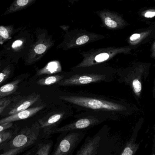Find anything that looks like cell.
I'll use <instances>...</instances> for the list:
<instances>
[{"label": "cell", "instance_id": "cell-1", "mask_svg": "<svg viewBox=\"0 0 155 155\" xmlns=\"http://www.w3.org/2000/svg\"><path fill=\"white\" fill-rule=\"evenodd\" d=\"M58 98L82 112L109 113L120 116L129 115L134 110L128 104L96 96L60 95Z\"/></svg>", "mask_w": 155, "mask_h": 155}, {"label": "cell", "instance_id": "cell-2", "mask_svg": "<svg viewBox=\"0 0 155 155\" xmlns=\"http://www.w3.org/2000/svg\"><path fill=\"white\" fill-rule=\"evenodd\" d=\"M123 146L120 136L112 134L110 127L105 125L87 136L74 155H118Z\"/></svg>", "mask_w": 155, "mask_h": 155}, {"label": "cell", "instance_id": "cell-3", "mask_svg": "<svg viewBox=\"0 0 155 155\" xmlns=\"http://www.w3.org/2000/svg\"><path fill=\"white\" fill-rule=\"evenodd\" d=\"M75 120L69 123L60 126L55 129L52 134L61 133L74 130H84L91 129L108 121H115L120 118L116 115L109 113L98 112H82L74 116Z\"/></svg>", "mask_w": 155, "mask_h": 155}, {"label": "cell", "instance_id": "cell-4", "mask_svg": "<svg viewBox=\"0 0 155 155\" xmlns=\"http://www.w3.org/2000/svg\"><path fill=\"white\" fill-rule=\"evenodd\" d=\"M152 64L135 62L118 72L120 82L130 86L137 101L142 95L143 82L148 77Z\"/></svg>", "mask_w": 155, "mask_h": 155}, {"label": "cell", "instance_id": "cell-5", "mask_svg": "<svg viewBox=\"0 0 155 155\" xmlns=\"http://www.w3.org/2000/svg\"><path fill=\"white\" fill-rule=\"evenodd\" d=\"M41 128L38 122L23 128L8 142L0 146V153L17 148L31 149L41 140Z\"/></svg>", "mask_w": 155, "mask_h": 155}, {"label": "cell", "instance_id": "cell-6", "mask_svg": "<svg viewBox=\"0 0 155 155\" xmlns=\"http://www.w3.org/2000/svg\"><path fill=\"white\" fill-rule=\"evenodd\" d=\"M70 107L67 106L52 107L38 119L42 140L50 139L53 135V132L60 127L62 122L72 116L73 113Z\"/></svg>", "mask_w": 155, "mask_h": 155}, {"label": "cell", "instance_id": "cell-7", "mask_svg": "<svg viewBox=\"0 0 155 155\" xmlns=\"http://www.w3.org/2000/svg\"><path fill=\"white\" fill-rule=\"evenodd\" d=\"M132 50L133 48L130 46L92 49L82 53L83 60L74 68L78 69L96 66L110 60L117 55L131 54Z\"/></svg>", "mask_w": 155, "mask_h": 155}, {"label": "cell", "instance_id": "cell-8", "mask_svg": "<svg viewBox=\"0 0 155 155\" xmlns=\"http://www.w3.org/2000/svg\"><path fill=\"white\" fill-rule=\"evenodd\" d=\"M86 135L84 130H74L60 133L51 155H73Z\"/></svg>", "mask_w": 155, "mask_h": 155}, {"label": "cell", "instance_id": "cell-9", "mask_svg": "<svg viewBox=\"0 0 155 155\" xmlns=\"http://www.w3.org/2000/svg\"><path fill=\"white\" fill-rule=\"evenodd\" d=\"M53 44L52 40L45 34L39 35L36 42L30 47L25 61L26 64H32L40 60Z\"/></svg>", "mask_w": 155, "mask_h": 155}, {"label": "cell", "instance_id": "cell-10", "mask_svg": "<svg viewBox=\"0 0 155 155\" xmlns=\"http://www.w3.org/2000/svg\"><path fill=\"white\" fill-rule=\"evenodd\" d=\"M41 98L39 94L33 93L30 95L21 97L19 99L15 97L13 102L4 110L1 116L6 117L25 111L32 107Z\"/></svg>", "mask_w": 155, "mask_h": 155}, {"label": "cell", "instance_id": "cell-11", "mask_svg": "<svg viewBox=\"0 0 155 155\" xmlns=\"http://www.w3.org/2000/svg\"><path fill=\"white\" fill-rule=\"evenodd\" d=\"M107 76L99 73L78 74L74 75L67 78H64L58 83L62 86H78L97 83L107 80Z\"/></svg>", "mask_w": 155, "mask_h": 155}, {"label": "cell", "instance_id": "cell-12", "mask_svg": "<svg viewBox=\"0 0 155 155\" xmlns=\"http://www.w3.org/2000/svg\"><path fill=\"white\" fill-rule=\"evenodd\" d=\"M96 13L101 18L103 26L109 30L122 29L129 25L120 14L115 12L105 10Z\"/></svg>", "mask_w": 155, "mask_h": 155}, {"label": "cell", "instance_id": "cell-13", "mask_svg": "<svg viewBox=\"0 0 155 155\" xmlns=\"http://www.w3.org/2000/svg\"><path fill=\"white\" fill-rule=\"evenodd\" d=\"M103 36L88 32L78 33L74 35H72L71 38L65 36L64 41L61 44V45H63V47L65 49L75 48L93 41H96L100 37L104 38Z\"/></svg>", "mask_w": 155, "mask_h": 155}, {"label": "cell", "instance_id": "cell-14", "mask_svg": "<svg viewBox=\"0 0 155 155\" xmlns=\"http://www.w3.org/2000/svg\"><path fill=\"white\" fill-rule=\"evenodd\" d=\"M144 122L143 118H140L133 129L131 136L123 146L118 155H136L141 143L137 142V135Z\"/></svg>", "mask_w": 155, "mask_h": 155}, {"label": "cell", "instance_id": "cell-15", "mask_svg": "<svg viewBox=\"0 0 155 155\" xmlns=\"http://www.w3.org/2000/svg\"><path fill=\"white\" fill-rule=\"evenodd\" d=\"M47 108V105L45 103L40 104L35 106H32L25 111L0 119V125L7 123H14V122L31 118L45 111Z\"/></svg>", "mask_w": 155, "mask_h": 155}, {"label": "cell", "instance_id": "cell-16", "mask_svg": "<svg viewBox=\"0 0 155 155\" xmlns=\"http://www.w3.org/2000/svg\"><path fill=\"white\" fill-rule=\"evenodd\" d=\"M155 37V27L151 25L149 27L134 33L129 36L127 42L129 46H136L146 43Z\"/></svg>", "mask_w": 155, "mask_h": 155}, {"label": "cell", "instance_id": "cell-17", "mask_svg": "<svg viewBox=\"0 0 155 155\" xmlns=\"http://www.w3.org/2000/svg\"><path fill=\"white\" fill-rule=\"evenodd\" d=\"M35 1V0H16L14 1L5 12L3 15H7L25 9L34 3Z\"/></svg>", "mask_w": 155, "mask_h": 155}, {"label": "cell", "instance_id": "cell-18", "mask_svg": "<svg viewBox=\"0 0 155 155\" xmlns=\"http://www.w3.org/2000/svg\"><path fill=\"white\" fill-rule=\"evenodd\" d=\"M54 142L50 139H43L37 144V149L34 155H51L54 147Z\"/></svg>", "mask_w": 155, "mask_h": 155}, {"label": "cell", "instance_id": "cell-19", "mask_svg": "<svg viewBox=\"0 0 155 155\" xmlns=\"http://www.w3.org/2000/svg\"><path fill=\"white\" fill-rule=\"evenodd\" d=\"M21 82V79H17L0 87V99L8 97L15 93Z\"/></svg>", "mask_w": 155, "mask_h": 155}, {"label": "cell", "instance_id": "cell-20", "mask_svg": "<svg viewBox=\"0 0 155 155\" xmlns=\"http://www.w3.org/2000/svg\"><path fill=\"white\" fill-rule=\"evenodd\" d=\"M61 71V64L58 61H52L48 63L43 68L40 69L36 72L38 76L48 74H54Z\"/></svg>", "mask_w": 155, "mask_h": 155}, {"label": "cell", "instance_id": "cell-21", "mask_svg": "<svg viewBox=\"0 0 155 155\" xmlns=\"http://www.w3.org/2000/svg\"><path fill=\"white\" fill-rule=\"evenodd\" d=\"M14 31L13 25H0V45L11 40L14 34Z\"/></svg>", "mask_w": 155, "mask_h": 155}, {"label": "cell", "instance_id": "cell-22", "mask_svg": "<svg viewBox=\"0 0 155 155\" xmlns=\"http://www.w3.org/2000/svg\"><path fill=\"white\" fill-rule=\"evenodd\" d=\"M20 130V127L15 125L14 126L0 133V146L7 143L15 136Z\"/></svg>", "mask_w": 155, "mask_h": 155}, {"label": "cell", "instance_id": "cell-23", "mask_svg": "<svg viewBox=\"0 0 155 155\" xmlns=\"http://www.w3.org/2000/svg\"><path fill=\"white\" fill-rule=\"evenodd\" d=\"M64 77L63 75H61L51 76L40 79L37 82V84L41 86L50 85L57 83H59L60 81L64 79Z\"/></svg>", "mask_w": 155, "mask_h": 155}, {"label": "cell", "instance_id": "cell-24", "mask_svg": "<svg viewBox=\"0 0 155 155\" xmlns=\"http://www.w3.org/2000/svg\"><path fill=\"white\" fill-rule=\"evenodd\" d=\"M26 42V38L24 37H19L12 42L10 45L11 52L15 53L21 51L25 47Z\"/></svg>", "mask_w": 155, "mask_h": 155}, {"label": "cell", "instance_id": "cell-25", "mask_svg": "<svg viewBox=\"0 0 155 155\" xmlns=\"http://www.w3.org/2000/svg\"><path fill=\"white\" fill-rule=\"evenodd\" d=\"M14 98L12 97H7L0 99V116L4 110L10 105L13 102Z\"/></svg>", "mask_w": 155, "mask_h": 155}, {"label": "cell", "instance_id": "cell-26", "mask_svg": "<svg viewBox=\"0 0 155 155\" xmlns=\"http://www.w3.org/2000/svg\"><path fill=\"white\" fill-rule=\"evenodd\" d=\"M139 15L145 19H152L155 17V8H149L140 11Z\"/></svg>", "mask_w": 155, "mask_h": 155}, {"label": "cell", "instance_id": "cell-27", "mask_svg": "<svg viewBox=\"0 0 155 155\" xmlns=\"http://www.w3.org/2000/svg\"><path fill=\"white\" fill-rule=\"evenodd\" d=\"M12 69L10 65L6 66L0 72V85L5 82L11 75Z\"/></svg>", "mask_w": 155, "mask_h": 155}, {"label": "cell", "instance_id": "cell-28", "mask_svg": "<svg viewBox=\"0 0 155 155\" xmlns=\"http://www.w3.org/2000/svg\"><path fill=\"white\" fill-rule=\"evenodd\" d=\"M29 150L26 148H17L0 153V155H19Z\"/></svg>", "mask_w": 155, "mask_h": 155}, {"label": "cell", "instance_id": "cell-29", "mask_svg": "<svg viewBox=\"0 0 155 155\" xmlns=\"http://www.w3.org/2000/svg\"><path fill=\"white\" fill-rule=\"evenodd\" d=\"M14 123H7L3 124L0 125V133L12 128L15 126Z\"/></svg>", "mask_w": 155, "mask_h": 155}, {"label": "cell", "instance_id": "cell-30", "mask_svg": "<svg viewBox=\"0 0 155 155\" xmlns=\"http://www.w3.org/2000/svg\"><path fill=\"white\" fill-rule=\"evenodd\" d=\"M37 149V144L35 146L29 149L27 151H25L23 153L21 154L20 155H34Z\"/></svg>", "mask_w": 155, "mask_h": 155}, {"label": "cell", "instance_id": "cell-31", "mask_svg": "<svg viewBox=\"0 0 155 155\" xmlns=\"http://www.w3.org/2000/svg\"><path fill=\"white\" fill-rule=\"evenodd\" d=\"M150 56L153 59H155V40L151 45Z\"/></svg>", "mask_w": 155, "mask_h": 155}, {"label": "cell", "instance_id": "cell-32", "mask_svg": "<svg viewBox=\"0 0 155 155\" xmlns=\"http://www.w3.org/2000/svg\"><path fill=\"white\" fill-rule=\"evenodd\" d=\"M152 153H155V134L154 136L153 140V146H152Z\"/></svg>", "mask_w": 155, "mask_h": 155}, {"label": "cell", "instance_id": "cell-33", "mask_svg": "<svg viewBox=\"0 0 155 155\" xmlns=\"http://www.w3.org/2000/svg\"><path fill=\"white\" fill-rule=\"evenodd\" d=\"M153 96L155 102V80L154 83L153 89Z\"/></svg>", "mask_w": 155, "mask_h": 155}, {"label": "cell", "instance_id": "cell-34", "mask_svg": "<svg viewBox=\"0 0 155 155\" xmlns=\"http://www.w3.org/2000/svg\"><path fill=\"white\" fill-rule=\"evenodd\" d=\"M151 155H155V153H152Z\"/></svg>", "mask_w": 155, "mask_h": 155}, {"label": "cell", "instance_id": "cell-35", "mask_svg": "<svg viewBox=\"0 0 155 155\" xmlns=\"http://www.w3.org/2000/svg\"><path fill=\"white\" fill-rule=\"evenodd\" d=\"M154 26H155V25H154Z\"/></svg>", "mask_w": 155, "mask_h": 155}]
</instances>
